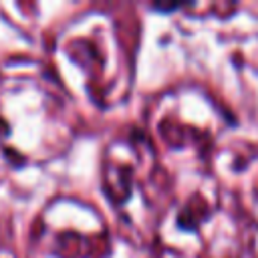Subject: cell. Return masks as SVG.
Here are the masks:
<instances>
[{"label": "cell", "instance_id": "1", "mask_svg": "<svg viewBox=\"0 0 258 258\" xmlns=\"http://www.w3.org/2000/svg\"><path fill=\"white\" fill-rule=\"evenodd\" d=\"M179 8H181V4H153V10H157V12H173Z\"/></svg>", "mask_w": 258, "mask_h": 258}]
</instances>
